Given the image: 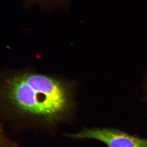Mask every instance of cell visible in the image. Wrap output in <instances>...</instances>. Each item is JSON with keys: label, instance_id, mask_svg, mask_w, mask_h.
I'll return each mask as SVG.
<instances>
[{"label": "cell", "instance_id": "1", "mask_svg": "<svg viewBox=\"0 0 147 147\" xmlns=\"http://www.w3.org/2000/svg\"><path fill=\"white\" fill-rule=\"evenodd\" d=\"M76 100L71 85L49 75L18 72L1 81V115L17 126L53 131L72 121Z\"/></svg>", "mask_w": 147, "mask_h": 147}, {"label": "cell", "instance_id": "2", "mask_svg": "<svg viewBox=\"0 0 147 147\" xmlns=\"http://www.w3.org/2000/svg\"><path fill=\"white\" fill-rule=\"evenodd\" d=\"M64 136L74 140H97L107 147H147V138H142L116 128H84Z\"/></svg>", "mask_w": 147, "mask_h": 147}, {"label": "cell", "instance_id": "3", "mask_svg": "<svg viewBox=\"0 0 147 147\" xmlns=\"http://www.w3.org/2000/svg\"><path fill=\"white\" fill-rule=\"evenodd\" d=\"M145 101L147 103V78L146 79V82H145Z\"/></svg>", "mask_w": 147, "mask_h": 147}]
</instances>
